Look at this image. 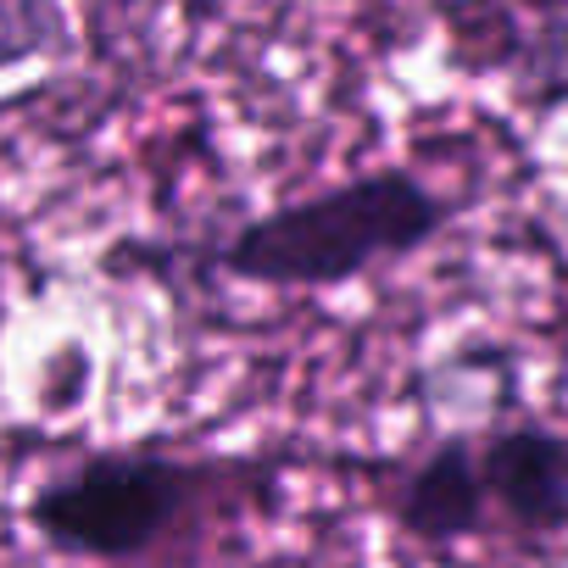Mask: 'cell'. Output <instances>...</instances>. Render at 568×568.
<instances>
[{
	"instance_id": "1",
	"label": "cell",
	"mask_w": 568,
	"mask_h": 568,
	"mask_svg": "<svg viewBox=\"0 0 568 568\" xmlns=\"http://www.w3.org/2000/svg\"><path fill=\"white\" fill-rule=\"evenodd\" d=\"M452 223V201L407 168H374L240 223L217 267L262 291H335L379 262L424 251Z\"/></svg>"
},
{
	"instance_id": "2",
	"label": "cell",
	"mask_w": 568,
	"mask_h": 568,
	"mask_svg": "<svg viewBox=\"0 0 568 568\" xmlns=\"http://www.w3.org/2000/svg\"><path fill=\"white\" fill-rule=\"evenodd\" d=\"M223 463L168 452H95L29 501L34 535L79 562H145L195 535L223 490Z\"/></svg>"
},
{
	"instance_id": "3",
	"label": "cell",
	"mask_w": 568,
	"mask_h": 568,
	"mask_svg": "<svg viewBox=\"0 0 568 568\" xmlns=\"http://www.w3.org/2000/svg\"><path fill=\"white\" fill-rule=\"evenodd\" d=\"M479 485L490 513H501L524 535L568 529V435L551 424H501L474 440Z\"/></svg>"
},
{
	"instance_id": "4",
	"label": "cell",
	"mask_w": 568,
	"mask_h": 568,
	"mask_svg": "<svg viewBox=\"0 0 568 568\" xmlns=\"http://www.w3.org/2000/svg\"><path fill=\"white\" fill-rule=\"evenodd\" d=\"M446 23L468 68L507 73L535 106L568 101V12H457Z\"/></svg>"
},
{
	"instance_id": "5",
	"label": "cell",
	"mask_w": 568,
	"mask_h": 568,
	"mask_svg": "<svg viewBox=\"0 0 568 568\" xmlns=\"http://www.w3.org/2000/svg\"><path fill=\"white\" fill-rule=\"evenodd\" d=\"M490 518L485 485H479V457L468 435H452L440 446H429L396 485V524L413 540H468L479 535Z\"/></svg>"
},
{
	"instance_id": "6",
	"label": "cell",
	"mask_w": 568,
	"mask_h": 568,
	"mask_svg": "<svg viewBox=\"0 0 568 568\" xmlns=\"http://www.w3.org/2000/svg\"><path fill=\"white\" fill-rule=\"evenodd\" d=\"M68 45V18L40 0H0V73L34 68Z\"/></svg>"
}]
</instances>
